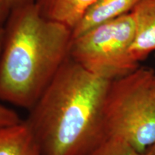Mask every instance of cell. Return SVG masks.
<instances>
[{"mask_svg":"<svg viewBox=\"0 0 155 155\" xmlns=\"http://www.w3.org/2000/svg\"><path fill=\"white\" fill-rule=\"evenodd\" d=\"M111 81L69 58L25 121L42 155H87L106 139L104 104Z\"/></svg>","mask_w":155,"mask_h":155,"instance_id":"6da1fadb","label":"cell"},{"mask_svg":"<svg viewBox=\"0 0 155 155\" xmlns=\"http://www.w3.org/2000/svg\"><path fill=\"white\" fill-rule=\"evenodd\" d=\"M72 30L34 1L12 9L0 52V101L30 110L70 58Z\"/></svg>","mask_w":155,"mask_h":155,"instance_id":"7a4b0ae2","label":"cell"},{"mask_svg":"<svg viewBox=\"0 0 155 155\" xmlns=\"http://www.w3.org/2000/svg\"><path fill=\"white\" fill-rule=\"evenodd\" d=\"M154 74L151 68L139 66L111 81L104 104L106 138L121 139L142 154L155 141Z\"/></svg>","mask_w":155,"mask_h":155,"instance_id":"3957f363","label":"cell"},{"mask_svg":"<svg viewBox=\"0 0 155 155\" xmlns=\"http://www.w3.org/2000/svg\"><path fill=\"white\" fill-rule=\"evenodd\" d=\"M134 35L130 12L73 38L70 58L93 74L116 80L139 67L130 52Z\"/></svg>","mask_w":155,"mask_h":155,"instance_id":"277c9868","label":"cell"},{"mask_svg":"<svg viewBox=\"0 0 155 155\" xmlns=\"http://www.w3.org/2000/svg\"><path fill=\"white\" fill-rule=\"evenodd\" d=\"M131 12L135 35L130 52L139 63L155 50V0H139Z\"/></svg>","mask_w":155,"mask_h":155,"instance_id":"5b68a950","label":"cell"},{"mask_svg":"<svg viewBox=\"0 0 155 155\" xmlns=\"http://www.w3.org/2000/svg\"><path fill=\"white\" fill-rule=\"evenodd\" d=\"M139 0H95L73 28V38L130 12Z\"/></svg>","mask_w":155,"mask_h":155,"instance_id":"8992f818","label":"cell"},{"mask_svg":"<svg viewBox=\"0 0 155 155\" xmlns=\"http://www.w3.org/2000/svg\"><path fill=\"white\" fill-rule=\"evenodd\" d=\"M0 155H42L25 120L0 128Z\"/></svg>","mask_w":155,"mask_h":155,"instance_id":"52a82bcc","label":"cell"},{"mask_svg":"<svg viewBox=\"0 0 155 155\" xmlns=\"http://www.w3.org/2000/svg\"><path fill=\"white\" fill-rule=\"evenodd\" d=\"M95 0H34L46 18L66 25L73 30L85 10Z\"/></svg>","mask_w":155,"mask_h":155,"instance_id":"ba28073f","label":"cell"},{"mask_svg":"<svg viewBox=\"0 0 155 155\" xmlns=\"http://www.w3.org/2000/svg\"><path fill=\"white\" fill-rule=\"evenodd\" d=\"M87 155H142L121 139L106 137Z\"/></svg>","mask_w":155,"mask_h":155,"instance_id":"9c48e42d","label":"cell"},{"mask_svg":"<svg viewBox=\"0 0 155 155\" xmlns=\"http://www.w3.org/2000/svg\"><path fill=\"white\" fill-rule=\"evenodd\" d=\"M2 34L3 31L0 32V52H1L2 42ZM21 121L22 120L16 111L0 104V128L16 124Z\"/></svg>","mask_w":155,"mask_h":155,"instance_id":"30bf717a","label":"cell"},{"mask_svg":"<svg viewBox=\"0 0 155 155\" xmlns=\"http://www.w3.org/2000/svg\"><path fill=\"white\" fill-rule=\"evenodd\" d=\"M12 9V7L7 0H0V32L4 30Z\"/></svg>","mask_w":155,"mask_h":155,"instance_id":"8fae6325","label":"cell"},{"mask_svg":"<svg viewBox=\"0 0 155 155\" xmlns=\"http://www.w3.org/2000/svg\"><path fill=\"white\" fill-rule=\"evenodd\" d=\"M8 2L10 4L12 7H17V6L23 5V4L27 3V2H32L34 0H7Z\"/></svg>","mask_w":155,"mask_h":155,"instance_id":"7c38bea8","label":"cell"},{"mask_svg":"<svg viewBox=\"0 0 155 155\" xmlns=\"http://www.w3.org/2000/svg\"><path fill=\"white\" fill-rule=\"evenodd\" d=\"M142 155H155V141L153 144L149 147Z\"/></svg>","mask_w":155,"mask_h":155,"instance_id":"4fadbf2b","label":"cell"},{"mask_svg":"<svg viewBox=\"0 0 155 155\" xmlns=\"http://www.w3.org/2000/svg\"><path fill=\"white\" fill-rule=\"evenodd\" d=\"M152 86H153V89H154V94H155V74L154 75V78H153Z\"/></svg>","mask_w":155,"mask_h":155,"instance_id":"5bb4252c","label":"cell"}]
</instances>
